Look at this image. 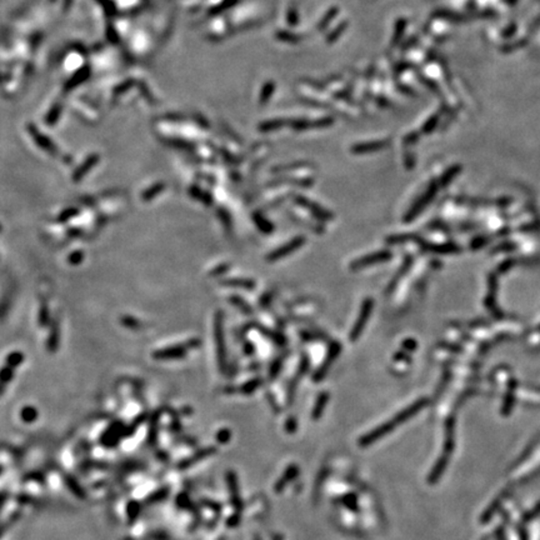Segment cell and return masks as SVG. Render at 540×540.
<instances>
[{
    "label": "cell",
    "instance_id": "obj_24",
    "mask_svg": "<svg viewBox=\"0 0 540 540\" xmlns=\"http://www.w3.org/2000/svg\"><path fill=\"white\" fill-rule=\"evenodd\" d=\"M402 348L404 352H410V350H414L415 348H417V343H415L414 339H406V340L402 344Z\"/></svg>",
    "mask_w": 540,
    "mask_h": 540
},
{
    "label": "cell",
    "instance_id": "obj_8",
    "mask_svg": "<svg viewBox=\"0 0 540 540\" xmlns=\"http://www.w3.org/2000/svg\"><path fill=\"white\" fill-rule=\"evenodd\" d=\"M434 194H435V189L434 188L428 189V190H426L425 193H424L423 195H422V197H420L419 199H418L417 202L413 204V206L409 209L408 213L404 215L405 223H409V221L414 220L415 218H417L418 215L420 214V213L423 212V209L425 208L426 205H428V202L432 200V198L434 197Z\"/></svg>",
    "mask_w": 540,
    "mask_h": 540
},
{
    "label": "cell",
    "instance_id": "obj_11",
    "mask_svg": "<svg viewBox=\"0 0 540 540\" xmlns=\"http://www.w3.org/2000/svg\"><path fill=\"white\" fill-rule=\"evenodd\" d=\"M224 284L228 285V287H234V288H243V289H247V290H252V289L255 288V283H254V280L252 279H239V278H235V279H228L224 282Z\"/></svg>",
    "mask_w": 540,
    "mask_h": 540
},
{
    "label": "cell",
    "instance_id": "obj_18",
    "mask_svg": "<svg viewBox=\"0 0 540 540\" xmlns=\"http://www.w3.org/2000/svg\"><path fill=\"white\" fill-rule=\"evenodd\" d=\"M78 214V210L75 208H69V209H65L64 212L60 213L58 217V221H62V223H64V221H68L69 219H71L73 217H75V215Z\"/></svg>",
    "mask_w": 540,
    "mask_h": 540
},
{
    "label": "cell",
    "instance_id": "obj_13",
    "mask_svg": "<svg viewBox=\"0 0 540 540\" xmlns=\"http://www.w3.org/2000/svg\"><path fill=\"white\" fill-rule=\"evenodd\" d=\"M300 337L305 341H325L329 339L325 333L319 330H304L300 333Z\"/></svg>",
    "mask_w": 540,
    "mask_h": 540
},
{
    "label": "cell",
    "instance_id": "obj_20",
    "mask_svg": "<svg viewBox=\"0 0 540 540\" xmlns=\"http://www.w3.org/2000/svg\"><path fill=\"white\" fill-rule=\"evenodd\" d=\"M326 400H328V395H326V394H323V395L320 396L319 399H318L317 405H315L314 408V418H317L318 415L321 414V410H323L324 405L326 404Z\"/></svg>",
    "mask_w": 540,
    "mask_h": 540
},
{
    "label": "cell",
    "instance_id": "obj_9",
    "mask_svg": "<svg viewBox=\"0 0 540 540\" xmlns=\"http://www.w3.org/2000/svg\"><path fill=\"white\" fill-rule=\"evenodd\" d=\"M191 347V343H189L188 347L185 345H175V347L167 348V349L159 350V352L154 353V358L156 359H174V358H182L185 355V353L188 350V348Z\"/></svg>",
    "mask_w": 540,
    "mask_h": 540
},
{
    "label": "cell",
    "instance_id": "obj_7",
    "mask_svg": "<svg viewBox=\"0 0 540 540\" xmlns=\"http://www.w3.org/2000/svg\"><path fill=\"white\" fill-rule=\"evenodd\" d=\"M340 352H341V344L338 343V341H332L330 345H329V350H328V354H326L325 356V360H324L323 364L320 365L319 370H318L317 374H315L314 376V379L317 380V382H319L320 379H323L324 376H325V374L328 373V370L330 369V367L333 365L335 359L339 356Z\"/></svg>",
    "mask_w": 540,
    "mask_h": 540
},
{
    "label": "cell",
    "instance_id": "obj_26",
    "mask_svg": "<svg viewBox=\"0 0 540 540\" xmlns=\"http://www.w3.org/2000/svg\"><path fill=\"white\" fill-rule=\"evenodd\" d=\"M244 350H245V354H248V355H253V354H254V347L249 343H247L245 345H244Z\"/></svg>",
    "mask_w": 540,
    "mask_h": 540
},
{
    "label": "cell",
    "instance_id": "obj_22",
    "mask_svg": "<svg viewBox=\"0 0 540 540\" xmlns=\"http://www.w3.org/2000/svg\"><path fill=\"white\" fill-rule=\"evenodd\" d=\"M219 215H220V219H223V224L225 225L226 229L232 228V220H230L229 213L225 212V209H219Z\"/></svg>",
    "mask_w": 540,
    "mask_h": 540
},
{
    "label": "cell",
    "instance_id": "obj_21",
    "mask_svg": "<svg viewBox=\"0 0 540 540\" xmlns=\"http://www.w3.org/2000/svg\"><path fill=\"white\" fill-rule=\"evenodd\" d=\"M260 384H261V382L259 380V379H254V380H250V382H248L247 384H244V387L241 388V391H243V393H250V391H253L254 389H256V388H258Z\"/></svg>",
    "mask_w": 540,
    "mask_h": 540
},
{
    "label": "cell",
    "instance_id": "obj_4",
    "mask_svg": "<svg viewBox=\"0 0 540 540\" xmlns=\"http://www.w3.org/2000/svg\"><path fill=\"white\" fill-rule=\"evenodd\" d=\"M305 241H306L305 236H303V235L295 236V238H293L291 240L283 244L282 247L276 248L275 250L269 253L267 256V261H269V263H274V261H278L280 260V259L285 258V256L290 255V254H293L294 252H297L299 248H302L303 245L305 244Z\"/></svg>",
    "mask_w": 540,
    "mask_h": 540
},
{
    "label": "cell",
    "instance_id": "obj_3",
    "mask_svg": "<svg viewBox=\"0 0 540 540\" xmlns=\"http://www.w3.org/2000/svg\"><path fill=\"white\" fill-rule=\"evenodd\" d=\"M391 258H393V253L390 250H380V252L371 253V254H367V255L361 256V258L355 259L349 265V268L353 271H358V270L364 269V268L373 267V265L380 264V263H385V261H388Z\"/></svg>",
    "mask_w": 540,
    "mask_h": 540
},
{
    "label": "cell",
    "instance_id": "obj_6",
    "mask_svg": "<svg viewBox=\"0 0 540 540\" xmlns=\"http://www.w3.org/2000/svg\"><path fill=\"white\" fill-rule=\"evenodd\" d=\"M214 337H215V347H217L218 361L221 365V368H225V341H224V329H223V314L217 313L214 321Z\"/></svg>",
    "mask_w": 540,
    "mask_h": 540
},
{
    "label": "cell",
    "instance_id": "obj_23",
    "mask_svg": "<svg viewBox=\"0 0 540 540\" xmlns=\"http://www.w3.org/2000/svg\"><path fill=\"white\" fill-rule=\"evenodd\" d=\"M21 361H23V355H21L20 353H13V354H10L9 356L10 367H15V365L20 364Z\"/></svg>",
    "mask_w": 540,
    "mask_h": 540
},
{
    "label": "cell",
    "instance_id": "obj_17",
    "mask_svg": "<svg viewBox=\"0 0 540 540\" xmlns=\"http://www.w3.org/2000/svg\"><path fill=\"white\" fill-rule=\"evenodd\" d=\"M230 302H232L233 304H234V305L236 306V308L240 309V310L243 311L244 314H247V315L253 314V308H252V306H250L249 304H248V303L245 302V300L241 299V298L235 297V295H234V297L230 298Z\"/></svg>",
    "mask_w": 540,
    "mask_h": 540
},
{
    "label": "cell",
    "instance_id": "obj_5",
    "mask_svg": "<svg viewBox=\"0 0 540 540\" xmlns=\"http://www.w3.org/2000/svg\"><path fill=\"white\" fill-rule=\"evenodd\" d=\"M294 202H297L298 205L306 209L313 217H315L320 221H332V219L334 218V215L329 212V210H326L325 208L319 205L318 202L308 199V198L303 197V195H295L294 197Z\"/></svg>",
    "mask_w": 540,
    "mask_h": 540
},
{
    "label": "cell",
    "instance_id": "obj_1",
    "mask_svg": "<svg viewBox=\"0 0 540 540\" xmlns=\"http://www.w3.org/2000/svg\"><path fill=\"white\" fill-rule=\"evenodd\" d=\"M424 405H425V400H424V399H422V400H419V402L414 403V404L411 405V406H408L406 409H404L402 413L396 414L395 417H394L391 420H389L388 423L383 424L382 426L376 428L374 432H371V433H369L368 435H365V437L360 440V444H361V445H369V444L376 441L379 438L384 437L385 434H388L389 432H391V429L395 428L396 425H399V424L404 423L405 420H408L409 418L417 414L418 411L423 408Z\"/></svg>",
    "mask_w": 540,
    "mask_h": 540
},
{
    "label": "cell",
    "instance_id": "obj_16",
    "mask_svg": "<svg viewBox=\"0 0 540 540\" xmlns=\"http://www.w3.org/2000/svg\"><path fill=\"white\" fill-rule=\"evenodd\" d=\"M189 194H190L193 198H195V199L200 200V202H202L204 204H206V205H210V204L213 202L212 195H210L209 193H206V191H202L197 188H193L191 190H189Z\"/></svg>",
    "mask_w": 540,
    "mask_h": 540
},
{
    "label": "cell",
    "instance_id": "obj_12",
    "mask_svg": "<svg viewBox=\"0 0 540 540\" xmlns=\"http://www.w3.org/2000/svg\"><path fill=\"white\" fill-rule=\"evenodd\" d=\"M253 219H254V223H255V225L258 226V229L260 232L265 233V234L273 233L274 225L268 220L267 218H264L261 214H254L253 215Z\"/></svg>",
    "mask_w": 540,
    "mask_h": 540
},
{
    "label": "cell",
    "instance_id": "obj_10",
    "mask_svg": "<svg viewBox=\"0 0 540 540\" xmlns=\"http://www.w3.org/2000/svg\"><path fill=\"white\" fill-rule=\"evenodd\" d=\"M411 263H413V258H411V256H408V258H405V260L403 261L402 268H399V270H398V273H396L395 275L393 276V279H391V282L389 283V285H388V288H387V291H388V293H390V291H393L394 289H395V287H396V285H398V283H399V280L402 279V278L405 275V274L408 273V270H409V268H410Z\"/></svg>",
    "mask_w": 540,
    "mask_h": 540
},
{
    "label": "cell",
    "instance_id": "obj_14",
    "mask_svg": "<svg viewBox=\"0 0 540 540\" xmlns=\"http://www.w3.org/2000/svg\"><path fill=\"white\" fill-rule=\"evenodd\" d=\"M414 240H418L417 235L410 234V233H406V234H394L387 238L388 244H391V245L409 243V241H414Z\"/></svg>",
    "mask_w": 540,
    "mask_h": 540
},
{
    "label": "cell",
    "instance_id": "obj_19",
    "mask_svg": "<svg viewBox=\"0 0 540 540\" xmlns=\"http://www.w3.org/2000/svg\"><path fill=\"white\" fill-rule=\"evenodd\" d=\"M162 189H163V184H156L155 186H153V188L149 189V190H147L144 194H143V199L147 200V202L150 199H153L155 195H158V194L162 191Z\"/></svg>",
    "mask_w": 540,
    "mask_h": 540
},
{
    "label": "cell",
    "instance_id": "obj_2",
    "mask_svg": "<svg viewBox=\"0 0 540 540\" xmlns=\"http://www.w3.org/2000/svg\"><path fill=\"white\" fill-rule=\"evenodd\" d=\"M373 309H374L373 298H367V299L363 302V304H361L358 318H356L355 323H354L352 330H350V334H349L350 341L354 343V341L358 340L359 337L363 334V330H364L365 325H367L368 319H369L371 313H373Z\"/></svg>",
    "mask_w": 540,
    "mask_h": 540
},
{
    "label": "cell",
    "instance_id": "obj_25",
    "mask_svg": "<svg viewBox=\"0 0 540 540\" xmlns=\"http://www.w3.org/2000/svg\"><path fill=\"white\" fill-rule=\"evenodd\" d=\"M282 364H283V359H276L275 363H274V364L271 365V368H270V374H271V376H275L276 374L279 373Z\"/></svg>",
    "mask_w": 540,
    "mask_h": 540
},
{
    "label": "cell",
    "instance_id": "obj_15",
    "mask_svg": "<svg viewBox=\"0 0 540 540\" xmlns=\"http://www.w3.org/2000/svg\"><path fill=\"white\" fill-rule=\"evenodd\" d=\"M259 332L261 333V334L264 335V337L269 338L270 340H273L274 343H276L278 345H283V344H285V338L283 337L280 333H276V332H270L269 329L264 328V326H258Z\"/></svg>",
    "mask_w": 540,
    "mask_h": 540
}]
</instances>
